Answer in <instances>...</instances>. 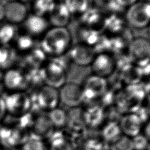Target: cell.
I'll return each instance as SVG.
<instances>
[{"instance_id": "21", "label": "cell", "mask_w": 150, "mask_h": 150, "mask_svg": "<svg viewBox=\"0 0 150 150\" xmlns=\"http://www.w3.org/2000/svg\"><path fill=\"white\" fill-rule=\"evenodd\" d=\"M16 59L15 49L8 45L0 46V69L4 71L12 68Z\"/></svg>"}, {"instance_id": "1", "label": "cell", "mask_w": 150, "mask_h": 150, "mask_svg": "<svg viewBox=\"0 0 150 150\" xmlns=\"http://www.w3.org/2000/svg\"><path fill=\"white\" fill-rule=\"evenodd\" d=\"M73 45L72 35L67 27H51L42 36L40 48L52 58L68 53Z\"/></svg>"}, {"instance_id": "28", "label": "cell", "mask_w": 150, "mask_h": 150, "mask_svg": "<svg viewBox=\"0 0 150 150\" xmlns=\"http://www.w3.org/2000/svg\"><path fill=\"white\" fill-rule=\"evenodd\" d=\"M83 117L85 124L91 126L98 125L103 117V112L101 108L92 107L87 110H83Z\"/></svg>"}, {"instance_id": "30", "label": "cell", "mask_w": 150, "mask_h": 150, "mask_svg": "<svg viewBox=\"0 0 150 150\" xmlns=\"http://www.w3.org/2000/svg\"><path fill=\"white\" fill-rule=\"evenodd\" d=\"M110 150H134L131 138L122 135L110 144Z\"/></svg>"}, {"instance_id": "9", "label": "cell", "mask_w": 150, "mask_h": 150, "mask_svg": "<svg viewBox=\"0 0 150 150\" xmlns=\"http://www.w3.org/2000/svg\"><path fill=\"white\" fill-rule=\"evenodd\" d=\"M2 83L8 92L25 91L29 87L25 71L13 67L4 72Z\"/></svg>"}, {"instance_id": "33", "label": "cell", "mask_w": 150, "mask_h": 150, "mask_svg": "<svg viewBox=\"0 0 150 150\" xmlns=\"http://www.w3.org/2000/svg\"><path fill=\"white\" fill-rule=\"evenodd\" d=\"M117 4L121 8L127 9L131 5L136 2L138 0H116Z\"/></svg>"}, {"instance_id": "31", "label": "cell", "mask_w": 150, "mask_h": 150, "mask_svg": "<svg viewBox=\"0 0 150 150\" xmlns=\"http://www.w3.org/2000/svg\"><path fill=\"white\" fill-rule=\"evenodd\" d=\"M134 150H146L149 141L142 132L131 138Z\"/></svg>"}, {"instance_id": "24", "label": "cell", "mask_w": 150, "mask_h": 150, "mask_svg": "<svg viewBox=\"0 0 150 150\" xmlns=\"http://www.w3.org/2000/svg\"><path fill=\"white\" fill-rule=\"evenodd\" d=\"M73 18H80L90 7V0H63Z\"/></svg>"}, {"instance_id": "7", "label": "cell", "mask_w": 150, "mask_h": 150, "mask_svg": "<svg viewBox=\"0 0 150 150\" xmlns=\"http://www.w3.org/2000/svg\"><path fill=\"white\" fill-rule=\"evenodd\" d=\"M89 66L91 74L107 79L117 70L118 61L113 53L100 52L96 53Z\"/></svg>"}, {"instance_id": "4", "label": "cell", "mask_w": 150, "mask_h": 150, "mask_svg": "<svg viewBox=\"0 0 150 150\" xmlns=\"http://www.w3.org/2000/svg\"><path fill=\"white\" fill-rule=\"evenodd\" d=\"M127 25L136 29L147 28L150 24V0H138L125 9Z\"/></svg>"}, {"instance_id": "23", "label": "cell", "mask_w": 150, "mask_h": 150, "mask_svg": "<svg viewBox=\"0 0 150 150\" xmlns=\"http://www.w3.org/2000/svg\"><path fill=\"white\" fill-rule=\"evenodd\" d=\"M47 116L54 129H60L66 126L67 112L62 108L57 107L50 110Z\"/></svg>"}, {"instance_id": "8", "label": "cell", "mask_w": 150, "mask_h": 150, "mask_svg": "<svg viewBox=\"0 0 150 150\" xmlns=\"http://www.w3.org/2000/svg\"><path fill=\"white\" fill-rule=\"evenodd\" d=\"M59 93L60 103L69 108L79 107L84 103L81 86L76 83L66 82L59 89Z\"/></svg>"}, {"instance_id": "25", "label": "cell", "mask_w": 150, "mask_h": 150, "mask_svg": "<svg viewBox=\"0 0 150 150\" xmlns=\"http://www.w3.org/2000/svg\"><path fill=\"white\" fill-rule=\"evenodd\" d=\"M20 150H47V143L43 138L29 134L19 147Z\"/></svg>"}, {"instance_id": "10", "label": "cell", "mask_w": 150, "mask_h": 150, "mask_svg": "<svg viewBox=\"0 0 150 150\" xmlns=\"http://www.w3.org/2000/svg\"><path fill=\"white\" fill-rule=\"evenodd\" d=\"M84 101L94 100L103 96L107 90V79L90 74L85 78L81 84Z\"/></svg>"}, {"instance_id": "14", "label": "cell", "mask_w": 150, "mask_h": 150, "mask_svg": "<svg viewBox=\"0 0 150 150\" xmlns=\"http://www.w3.org/2000/svg\"><path fill=\"white\" fill-rule=\"evenodd\" d=\"M73 18L63 2H57L54 9L47 15V21L52 27H67Z\"/></svg>"}, {"instance_id": "26", "label": "cell", "mask_w": 150, "mask_h": 150, "mask_svg": "<svg viewBox=\"0 0 150 150\" xmlns=\"http://www.w3.org/2000/svg\"><path fill=\"white\" fill-rule=\"evenodd\" d=\"M56 2V0H33L32 7L34 14L45 17L47 16L54 9Z\"/></svg>"}, {"instance_id": "27", "label": "cell", "mask_w": 150, "mask_h": 150, "mask_svg": "<svg viewBox=\"0 0 150 150\" xmlns=\"http://www.w3.org/2000/svg\"><path fill=\"white\" fill-rule=\"evenodd\" d=\"M16 27L15 25L5 23H0V45H8L16 37Z\"/></svg>"}, {"instance_id": "22", "label": "cell", "mask_w": 150, "mask_h": 150, "mask_svg": "<svg viewBox=\"0 0 150 150\" xmlns=\"http://www.w3.org/2000/svg\"><path fill=\"white\" fill-rule=\"evenodd\" d=\"M122 135L118 122L110 121L105 124L101 129L103 140L109 144L113 142Z\"/></svg>"}, {"instance_id": "17", "label": "cell", "mask_w": 150, "mask_h": 150, "mask_svg": "<svg viewBox=\"0 0 150 150\" xmlns=\"http://www.w3.org/2000/svg\"><path fill=\"white\" fill-rule=\"evenodd\" d=\"M105 17V15L98 9L90 7L80 18L82 21L81 25L101 32L103 30Z\"/></svg>"}, {"instance_id": "29", "label": "cell", "mask_w": 150, "mask_h": 150, "mask_svg": "<svg viewBox=\"0 0 150 150\" xmlns=\"http://www.w3.org/2000/svg\"><path fill=\"white\" fill-rule=\"evenodd\" d=\"M14 40L16 49L20 52L27 53L34 47L33 37L26 33L16 36Z\"/></svg>"}, {"instance_id": "38", "label": "cell", "mask_w": 150, "mask_h": 150, "mask_svg": "<svg viewBox=\"0 0 150 150\" xmlns=\"http://www.w3.org/2000/svg\"><path fill=\"white\" fill-rule=\"evenodd\" d=\"M147 32H148V39L150 40V24L149 25V26L147 28Z\"/></svg>"}, {"instance_id": "11", "label": "cell", "mask_w": 150, "mask_h": 150, "mask_svg": "<svg viewBox=\"0 0 150 150\" xmlns=\"http://www.w3.org/2000/svg\"><path fill=\"white\" fill-rule=\"evenodd\" d=\"M68 54L70 62L79 66H89L96 52L94 48L77 42L72 45Z\"/></svg>"}, {"instance_id": "2", "label": "cell", "mask_w": 150, "mask_h": 150, "mask_svg": "<svg viewBox=\"0 0 150 150\" xmlns=\"http://www.w3.org/2000/svg\"><path fill=\"white\" fill-rule=\"evenodd\" d=\"M62 57L52 58L47 60L43 66L45 73V85L59 89L67 82L69 66Z\"/></svg>"}, {"instance_id": "12", "label": "cell", "mask_w": 150, "mask_h": 150, "mask_svg": "<svg viewBox=\"0 0 150 150\" xmlns=\"http://www.w3.org/2000/svg\"><path fill=\"white\" fill-rule=\"evenodd\" d=\"M5 5V19L8 23L16 25L23 23L28 16V9L20 1L7 2Z\"/></svg>"}, {"instance_id": "32", "label": "cell", "mask_w": 150, "mask_h": 150, "mask_svg": "<svg viewBox=\"0 0 150 150\" xmlns=\"http://www.w3.org/2000/svg\"><path fill=\"white\" fill-rule=\"evenodd\" d=\"M7 115V112L6 110L5 101L3 96L0 95V127L6 116Z\"/></svg>"}, {"instance_id": "5", "label": "cell", "mask_w": 150, "mask_h": 150, "mask_svg": "<svg viewBox=\"0 0 150 150\" xmlns=\"http://www.w3.org/2000/svg\"><path fill=\"white\" fill-rule=\"evenodd\" d=\"M30 96L32 103V110H35L36 111L48 112L59 107L60 104L59 89L47 85L40 86Z\"/></svg>"}, {"instance_id": "34", "label": "cell", "mask_w": 150, "mask_h": 150, "mask_svg": "<svg viewBox=\"0 0 150 150\" xmlns=\"http://www.w3.org/2000/svg\"><path fill=\"white\" fill-rule=\"evenodd\" d=\"M142 133L150 142V118L144 124Z\"/></svg>"}, {"instance_id": "19", "label": "cell", "mask_w": 150, "mask_h": 150, "mask_svg": "<svg viewBox=\"0 0 150 150\" xmlns=\"http://www.w3.org/2000/svg\"><path fill=\"white\" fill-rule=\"evenodd\" d=\"M77 35V42L90 46L94 50L102 37L101 32L83 25L79 28Z\"/></svg>"}, {"instance_id": "13", "label": "cell", "mask_w": 150, "mask_h": 150, "mask_svg": "<svg viewBox=\"0 0 150 150\" xmlns=\"http://www.w3.org/2000/svg\"><path fill=\"white\" fill-rule=\"evenodd\" d=\"M55 129L50 123L47 115L33 114L29 131L30 134L42 138L48 137Z\"/></svg>"}, {"instance_id": "36", "label": "cell", "mask_w": 150, "mask_h": 150, "mask_svg": "<svg viewBox=\"0 0 150 150\" xmlns=\"http://www.w3.org/2000/svg\"><path fill=\"white\" fill-rule=\"evenodd\" d=\"M5 19V5L0 2V22Z\"/></svg>"}, {"instance_id": "41", "label": "cell", "mask_w": 150, "mask_h": 150, "mask_svg": "<svg viewBox=\"0 0 150 150\" xmlns=\"http://www.w3.org/2000/svg\"><path fill=\"white\" fill-rule=\"evenodd\" d=\"M7 2H11V1H19V0H6Z\"/></svg>"}, {"instance_id": "18", "label": "cell", "mask_w": 150, "mask_h": 150, "mask_svg": "<svg viewBox=\"0 0 150 150\" xmlns=\"http://www.w3.org/2000/svg\"><path fill=\"white\" fill-rule=\"evenodd\" d=\"M47 55L39 47H33L26 53L23 57V63L26 70L30 69L40 68L43 67L46 62Z\"/></svg>"}, {"instance_id": "39", "label": "cell", "mask_w": 150, "mask_h": 150, "mask_svg": "<svg viewBox=\"0 0 150 150\" xmlns=\"http://www.w3.org/2000/svg\"><path fill=\"white\" fill-rule=\"evenodd\" d=\"M146 150H150V142H149V143L148 144V147H147Z\"/></svg>"}, {"instance_id": "40", "label": "cell", "mask_w": 150, "mask_h": 150, "mask_svg": "<svg viewBox=\"0 0 150 150\" xmlns=\"http://www.w3.org/2000/svg\"><path fill=\"white\" fill-rule=\"evenodd\" d=\"M19 1H21V2L25 3V2H27V1H29V0H19Z\"/></svg>"}, {"instance_id": "37", "label": "cell", "mask_w": 150, "mask_h": 150, "mask_svg": "<svg viewBox=\"0 0 150 150\" xmlns=\"http://www.w3.org/2000/svg\"><path fill=\"white\" fill-rule=\"evenodd\" d=\"M3 76H4V71L0 69V82H2Z\"/></svg>"}, {"instance_id": "20", "label": "cell", "mask_w": 150, "mask_h": 150, "mask_svg": "<svg viewBox=\"0 0 150 150\" xmlns=\"http://www.w3.org/2000/svg\"><path fill=\"white\" fill-rule=\"evenodd\" d=\"M47 138L48 150H73L70 142L60 131H55L54 129Z\"/></svg>"}, {"instance_id": "35", "label": "cell", "mask_w": 150, "mask_h": 150, "mask_svg": "<svg viewBox=\"0 0 150 150\" xmlns=\"http://www.w3.org/2000/svg\"><path fill=\"white\" fill-rule=\"evenodd\" d=\"M144 108H145L149 118H150V93L146 96V98L145 99V104Z\"/></svg>"}, {"instance_id": "16", "label": "cell", "mask_w": 150, "mask_h": 150, "mask_svg": "<svg viewBox=\"0 0 150 150\" xmlns=\"http://www.w3.org/2000/svg\"><path fill=\"white\" fill-rule=\"evenodd\" d=\"M118 124L122 135L130 138L142 132L144 125L142 121L134 112L125 114Z\"/></svg>"}, {"instance_id": "42", "label": "cell", "mask_w": 150, "mask_h": 150, "mask_svg": "<svg viewBox=\"0 0 150 150\" xmlns=\"http://www.w3.org/2000/svg\"><path fill=\"white\" fill-rule=\"evenodd\" d=\"M56 2H63V0H56Z\"/></svg>"}, {"instance_id": "3", "label": "cell", "mask_w": 150, "mask_h": 150, "mask_svg": "<svg viewBox=\"0 0 150 150\" xmlns=\"http://www.w3.org/2000/svg\"><path fill=\"white\" fill-rule=\"evenodd\" d=\"M4 97L7 115L19 119L32 111L29 94L25 91L8 92Z\"/></svg>"}, {"instance_id": "15", "label": "cell", "mask_w": 150, "mask_h": 150, "mask_svg": "<svg viewBox=\"0 0 150 150\" xmlns=\"http://www.w3.org/2000/svg\"><path fill=\"white\" fill-rule=\"evenodd\" d=\"M23 25L26 33L32 37L43 36L49 28V23L46 17L34 13L28 15Z\"/></svg>"}, {"instance_id": "6", "label": "cell", "mask_w": 150, "mask_h": 150, "mask_svg": "<svg viewBox=\"0 0 150 150\" xmlns=\"http://www.w3.org/2000/svg\"><path fill=\"white\" fill-rule=\"evenodd\" d=\"M127 50L133 65L141 68L150 64V40L148 38L142 36L132 38Z\"/></svg>"}]
</instances>
